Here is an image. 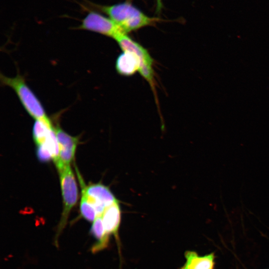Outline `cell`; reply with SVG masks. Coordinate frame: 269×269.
<instances>
[{
  "instance_id": "4fadbf2b",
  "label": "cell",
  "mask_w": 269,
  "mask_h": 269,
  "mask_svg": "<svg viewBox=\"0 0 269 269\" xmlns=\"http://www.w3.org/2000/svg\"><path fill=\"white\" fill-rule=\"evenodd\" d=\"M37 146L36 155L39 161L41 162H48L52 159L49 150L44 143Z\"/></svg>"
},
{
  "instance_id": "277c9868",
  "label": "cell",
  "mask_w": 269,
  "mask_h": 269,
  "mask_svg": "<svg viewBox=\"0 0 269 269\" xmlns=\"http://www.w3.org/2000/svg\"><path fill=\"white\" fill-rule=\"evenodd\" d=\"M76 170L81 189L88 202L94 208L97 216H102L107 207L119 201L109 188L101 183L86 186L77 169Z\"/></svg>"
},
{
  "instance_id": "ba28073f",
  "label": "cell",
  "mask_w": 269,
  "mask_h": 269,
  "mask_svg": "<svg viewBox=\"0 0 269 269\" xmlns=\"http://www.w3.org/2000/svg\"><path fill=\"white\" fill-rule=\"evenodd\" d=\"M139 60L134 53L123 51L117 57L115 67L117 72L120 75L129 76L139 71Z\"/></svg>"
},
{
  "instance_id": "30bf717a",
  "label": "cell",
  "mask_w": 269,
  "mask_h": 269,
  "mask_svg": "<svg viewBox=\"0 0 269 269\" xmlns=\"http://www.w3.org/2000/svg\"><path fill=\"white\" fill-rule=\"evenodd\" d=\"M90 233L97 240L91 249L92 253H97L108 247L110 235L105 229L102 216H97L93 222Z\"/></svg>"
},
{
  "instance_id": "7c38bea8",
  "label": "cell",
  "mask_w": 269,
  "mask_h": 269,
  "mask_svg": "<svg viewBox=\"0 0 269 269\" xmlns=\"http://www.w3.org/2000/svg\"><path fill=\"white\" fill-rule=\"evenodd\" d=\"M80 210L81 215L87 221L93 222L97 217L94 208L88 202L86 194L83 189H82Z\"/></svg>"
},
{
  "instance_id": "8fae6325",
  "label": "cell",
  "mask_w": 269,
  "mask_h": 269,
  "mask_svg": "<svg viewBox=\"0 0 269 269\" xmlns=\"http://www.w3.org/2000/svg\"><path fill=\"white\" fill-rule=\"evenodd\" d=\"M53 128L51 122L35 120L32 129V136L37 146L44 142Z\"/></svg>"
},
{
  "instance_id": "9c48e42d",
  "label": "cell",
  "mask_w": 269,
  "mask_h": 269,
  "mask_svg": "<svg viewBox=\"0 0 269 269\" xmlns=\"http://www.w3.org/2000/svg\"><path fill=\"white\" fill-rule=\"evenodd\" d=\"M185 264L179 269H214L215 255L213 253L200 256L193 251L184 253Z\"/></svg>"
},
{
  "instance_id": "5b68a950",
  "label": "cell",
  "mask_w": 269,
  "mask_h": 269,
  "mask_svg": "<svg viewBox=\"0 0 269 269\" xmlns=\"http://www.w3.org/2000/svg\"><path fill=\"white\" fill-rule=\"evenodd\" d=\"M77 29L98 33L115 40L120 35L126 33L110 18L94 11L88 13Z\"/></svg>"
},
{
  "instance_id": "5bb4252c",
  "label": "cell",
  "mask_w": 269,
  "mask_h": 269,
  "mask_svg": "<svg viewBox=\"0 0 269 269\" xmlns=\"http://www.w3.org/2000/svg\"><path fill=\"white\" fill-rule=\"evenodd\" d=\"M157 3V7L158 9L161 7V0H156Z\"/></svg>"
},
{
  "instance_id": "6da1fadb",
  "label": "cell",
  "mask_w": 269,
  "mask_h": 269,
  "mask_svg": "<svg viewBox=\"0 0 269 269\" xmlns=\"http://www.w3.org/2000/svg\"><path fill=\"white\" fill-rule=\"evenodd\" d=\"M95 5L108 14L109 17L126 34L142 27L153 25L159 20L146 16L136 7L127 2L108 6Z\"/></svg>"
},
{
  "instance_id": "52a82bcc",
  "label": "cell",
  "mask_w": 269,
  "mask_h": 269,
  "mask_svg": "<svg viewBox=\"0 0 269 269\" xmlns=\"http://www.w3.org/2000/svg\"><path fill=\"white\" fill-rule=\"evenodd\" d=\"M105 229L107 233L113 235L119 242V229L121 220V210L119 201L107 207L102 215Z\"/></svg>"
},
{
  "instance_id": "3957f363",
  "label": "cell",
  "mask_w": 269,
  "mask_h": 269,
  "mask_svg": "<svg viewBox=\"0 0 269 269\" xmlns=\"http://www.w3.org/2000/svg\"><path fill=\"white\" fill-rule=\"evenodd\" d=\"M58 170L63 198V209L54 237V242L56 247L58 246L59 237L65 227L70 211L78 199L77 186L70 165H64Z\"/></svg>"
},
{
  "instance_id": "7a4b0ae2",
  "label": "cell",
  "mask_w": 269,
  "mask_h": 269,
  "mask_svg": "<svg viewBox=\"0 0 269 269\" xmlns=\"http://www.w3.org/2000/svg\"><path fill=\"white\" fill-rule=\"evenodd\" d=\"M1 85L12 88L27 113L35 120L51 122L37 97L26 83L24 77L19 74L13 78L0 74Z\"/></svg>"
},
{
  "instance_id": "8992f818",
  "label": "cell",
  "mask_w": 269,
  "mask_h": 269,
  "mask_svg": "<svg viewBox=\"0 0 269 269\" xmlns=\"http://www.w3.org/2000/svg\"><path fill=\"white\" fill-rule=\"evenodd\" d=\"M54 128L59 144L60 161L65 165H70L75 157L79 137L69 135L59 126Z\"/></svg>"
}]
</instances>
